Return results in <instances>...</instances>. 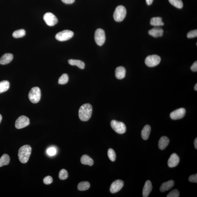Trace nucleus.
Here are the masks:
<instances>
[{
    "label": "nucleus",
    "instance_id": "nucleus-11",
    "mask_svg": "<svg viewBox=\"0 0 197 197\" xmlns=\"http://www.w3.org/2000/svg\"><path fill=\"white\" fill-rule=\"evenodd\" d=\"M185 113V108H180L172 112L170 114V117L173 120L181 119L184 117Z\"/></svg>",
    "mask_w": 197,
    "mask_h": 197
},
{
    "label": "nucleus",
    "instance_id": "nucleus-29",
    "mask_svg": "<svg viewBox=\"0 0 197 197\" xmlns=\"http://www.w3.org/2000/svg\"><path fill=\"white\" fill-rule=\"evenodd\" d=\"M69 77L67 74H63L60 78L58 83L60 84H65L68 82Z\"/></svg>",
    "mask_w": 197,
    "mask_h": 197
},
{
    "label": "nucleus",
    "instance_id": "nucleus-19",
    "mask_svg": "<svg viewBox=\"0 0 197 197\" xmlns=\"http://www.w3.org/2000/svg\"><path fill=\"white\" fill-rule=\"evenodd\" d=\"M170 143V140L166 136H163L161 137L159 142V147L161 150H164L166 149Z\"/></svg>",
    "mask_w": 197,
    "mask_h": 197
},
{
    "label": "nucleus",
    "instance_id": "nucleus-13",
    "mask_svg": "<svg viewBox=\"0 0 197 197\" xmlns=\"http://www.w3.org/2000/svg\"><path fill=\"white\" fill-rule=\"evenodd\" d=\"M180 162V159L176 154L174 153L170 155L168 160V164L170 168H173L177 166Z\"/></svg>",
    "mask_w": 197,
    "mask_h": 197
},
{
    "label": "nucleus",
    "instance_id": "nucleus-34",
    "mask_svg": "<svg viewBox=\"0 0 197 197\" xmlns=\"http://www.w3.org/2000/svg\"><path fill=\"white\" fill-rule=\"evenodd\" d=\"M43 181L45 184L46 185L50 184H51L53 182V179L50 176H47L45 177L43 180Z\"/></svg>",
    "mask_w": 197,
    "mask_h": 197
},
{
    "label": "nucleus",
    "instance_id": "nucleus-14",
    "mask_svg": "<svg viewBox=\"0 0 197 197\" xmlns=\"http://www.w3.org/2000/svg\"><path fill=\"white\" fill-rule=\"evenodd\" d=\"M164 31L159 27H155L149 30L148 33L150 35L155 38L162 36Z\"/></svg>",
    "mask_w": 197,
    "mask_h": 197
},
{
    "label": "nucleus",
    "instance_id": "nucleus-7",
    "mask_svg": "<svg viewBox=\"0 0 197 197\" xmlns=\"http://www.w3.org/2000/svg\"><path fill=\"white\" fill-rule=\"evenodd\" d=\"M161 59L159 56L157 55H150L145 60V64L147 66L153 67L156 66L160 63Z\"/></svg>",
    "mask_w": 197,
    "mask_h": 197
},
{
    "label": "nucleus",
    "instance_id": "nucleus-15",
    "mask_svg": "<svg viewBox=\"0 0 197 197\" xmlns=\"http://www.w3.org/2000/svg\"><path fill=\"white\" fill-rule=\"evenodd\" d=\"M152 189V186L151 182L150 181H146L144 184L143 191H142V195L143 197H147L149 196Z\"/></svg>",
    "mask_w": 197,
    "mask_h": 197
},
{
    "label": "nucleus",
    "instance_id": "nucleus-9",
    "mask_svg": "<svg viewBox=\"0 0 197 197\" xmlns=\"http://www.w3.org/2000/svg\"><path fill=\"white\" fill-rule=\"evenodd\" d=\"M30 124L29 118L22 115L19 117L16 121L15 126L16 129H20L28 126Z\"/></svg>",
    "mask_w": 197,
    "mask_h": 197
},
{
    "label": "nucleus",
    "instance_id": "nucleus-32",
    "mask_svg": "<svg viewBox=\"0 0 197 197\" xmlns=\"http://www.w3.org/2000/svg\"><path fill=\"white\" fill-rule=\"evenodd\" d=\"M179 196V192L177 189H174L170 191L167 197H178Z\"/></svg>",
    "mask_w": 197,
    "mask_h": 197
},
{
    "label": "nucleus",
    "instance_id": "nucleus-18",
    "mask_svg": "<svg viewBox=\"0 0 197 197\" xmlns=\"http://www.w3.org/2000/svg\"><path fill=\"white\" fill-rule=\"evenodd\" d=\"M174 185V181L172 180L163 183L160 187V191L161 192H164L165 191L170 190L173 187Z\"/></svg>",
    "mask_w": 197,
    "mask_h": 197
},
{
    "label": "nucleus",
    "instance_id": "nucleus-4",
    "mask_svg": "<svg viewBox=\"0 0 197 197\" xmlns=\"http://www.w3.org/2000/svg\"><path fill=\"white\" fill-rule=\"evenodd\" d=\"M41 93L40 89L38 87L32 88L29 93L30 101L33 104H37L40 100Z\"/></svg>",
    "mask_w": 197,
    "mask_h": 197
},
{
    "label": "nucleus",
    "instance_id": "nucleus-24",
    "mask_svg": "<svg viewBox=\"0 0 197 197\" xmlns=\"http://www.w3.org/2000/svg\"><path fill=\"white\" fill-rule=\"evenodd\" d=\"M10 158L8 155L5 154L0 158V167L6 166L10 163Z\"/></svg>",
    "mask_w": 197,
    "mask_h": 197
},
{
    "label": "nucleus",
    "instance_id": "nucleus-35",
    "mask_svg": "<svg viewBox=\"0 0 197 197\" xmlns=\"http://www.w3.org/2000/svg\"><path fill=\"white\" fill-rule=\"evenodd\" d=\"M48 155L50 156H53L55 155L56 153V150L55 148L53 147H51L48 149L47 151Z\"/></svg>",
    "mask_w": 197,
    "mask_h": 197
},
{
    "label": "nucleus",
    "instance_id": "nucleus-20",
    "mask_svg": "<svg viewBox=\"0 0 197 197\" xmlns=\"http://www.w3.org/2000/svg\"><path fill=\"white\" fill-rule=\"evenodd\" d=\"M151 130V127L149 125H146L144 126L141 131V136L143 140H146L148 139Z\"/></svg>",
    "mask_w": 197,
    "mask_h": 197
},
{
    "label": "nucleus",
    "instance_id": "nucleus-28",
    "mask_svg": "<svg viewBox=\"0 0 197 197\" xmlns=\"http://www.w3.org/2000/svg\"><path fill=\"white\" fill-rule=\"evenodd\" d=\"M25 30L22 29L14 31L13 33V36L15 38H21L25 36Z\"/></svg>",
    "mask_w": 197,
    "mask_h": 197
},
{
    "label": "nucleus",
    "instance_id": "nucleus-38",
    "mask_svg": "<svg viewBox=\"0 0 197 197\" xmlns=\"http://www.w3.org/2000/svg\"><path fill=\"white\" fill-rule=\"evenodd\" d=\"M63 2L67 4H71L74 2L75 0H61Z\"/></svg>",
    "mask_w": 197,
    "mask_h": 197
},
{
    "label": "nucleus",
    "instance_id": "nucleus-25",
    "mask_svg": "<svg viewBox=\"0 0 197 197\" xmlns=\"http://www.w3.org/2000/svg\"><path fill=\"white\" fill-rule=\"evenodd\" d=\"M10 87V83L6 80L0 82V93L8 90Z\"/></svg>",
    "mask_w": 197,
    "mask_h": 197
},
{
    "label": "nucleus",
    "instance_id": "nucleus-40",
    "mask_svg": "<svg viewBox=\"0 0 197 197\" xmlns=\"http://www.w3.org/2000/svg\"><path fill=\"white\" fill-rule=\"evenodd\" d=\"M195 147L196 149H197V138H196L194 141Z\"/></svg>",
    "mask_w": 197,
    "mask_h": 197
},
{
    "label": "nucleus",
    "instance_id": "nucleus-21",
    "mask_svg": "<svg viewBox=\"0 0 197 197\" xmlns=\"http://www.w3.org/2000/svg\"><path fill=\"white\" fill-rule=\"evenodd\" d=\"M150 24L152 26H155V27H159L164 25V23L163 22L162 18L160 17H153L151 19Z\"/></svg>",
    "mask_w": 197,
    "mask_h": 197
},
{
    "label": "nucleus",
    "instance_id": "nucleus-31",
    "mask_svg": "<svg viewBox=\"0 0 197 197\" xmlns=\"http://www.w3.org/2000/svg\"><path fill=\"white\" fill-rule=\"evenodd\" d=\"M68 177V173L66 170L63 169L60 171L59 177L60 179L64 180L66 179Z\"/></svg>",
    "mask_w": 197,
    "mask_h": 197
},
{
    "label": "nucleus",
    "instance_id": "nucleus-41",
    "mask_svg": "<svg viewBox=\"0 0 197 197\" xmlns=\"http://www.w3.org/2000/svg\"><path fill=\"white\" fill-rule=\"evenodd\" d=\"M194 89H195V90L197 91V84H196V85H195V87H194Z\"/></svg>",
    "mask_w": 197,
    "mask_h": 197
},
{
    "label": "nucleus",
    "instance_id": "nucleus-37",
    "mask_svg": "<svg viewBox=\"0 0 197 197\" xmlns=\"http://www.w3.org/2000/svg\"><path fill=\"white\" fill-rule=\"evenodd\" d=\"M191 70L193 72H197V61L193 64L191 67Z\"/></svg>",
    "mask_w": 197,
    "mask_h": 197
},
{
    "label": "nucleus",
    "instance_id": "nucleus-3",
    "mask_svg": "<svg viewBox=\"0 0 197 197\" xmlns=\"http://www.w3.org/2000/svg\"><path fill=\"white\" fill-rule=\"evenodd\" d=\"M126 15V10L123 5H120L116 7L113 15L116 21L120 22L124 19Z\"/></svg>",
    "mask_w": 197,
    "mask_h": 197
},
{
    "label": "nucleus",
    "instance_id": "nucleus-16",
    "mask_svg": "<svg viewBox=\"0 0 197 197\" xmlns=\"http://www.w3.org/2000/svg\"><path fill=\"white\" fill-rule=\"evenodd\" d=\"M13 58V55L11 53H5L2 56L0 59V64L5 65L11 62Z\"/></svg>",
    "mask_w": 197,
    "mask_h": 197
},
{
    "label": "nucleus",
    "instance_id": "nucleus-12",
    "mask_svg": "<svg viewBox=\"0 0 197 197\" xmlns=\"http://www.w3.org/2000/svg\"><path fill=\"white\" fill-rule=\"evenodd\" d=\"M124 185V183L121 180H118L114 181L111 185L110 192L112 194L117 193L121 190Z\"/></svg>",
    "mask_w": 197,
    "mask_h": 197
},
{
    "label": "nucleus",
    "instance_id": "nucleus-27",
    "mask_svg": "<svg viewBox=\"0 0 197 197\" xmlns=\"http://www.w3.org/2000/svg\"><path fill=\"white\" fill-rule=\"evenodd\" d=\"M170 3L176 8L181 9L183 8V3L181 0H168Z\"/></svg>",
    "mask_w": 197,
    "mask_h": 197
},
{
    "label": "nucleus",
    "instance_id": "nucleus-33",
    "mask_svg": "<svg viewBox=\"0 0 197 197\" xmlns=\"http://www.w3.org/2000/svg\"><path fill=\"white\" fill-rule=\"evenodd\" d=\"M197 36V30L191 31L187 34V37L189 38H194Z\"/></svg>",
    "mask_w": 197,
    "mask_h": 197
},
{
    "label": "nucleus",
    "instance_id": "nucleus-1",
    "mask_svg": "<svg viewBox=\"0 0 197 197\" xmlns=\"http://www.w3.org/2000/svg\"><path fill=\"white\" fill-rule=\"evenodd\" d=\"M93 108L90 104H85L81 106L78 111L79 117L82 121H87L91 118Z\"/></svg>",
    "mask_w": 197,
    "mask_h": 197
},
{
    "label": "nucleus",
    "instance_id": "nucleus-10",
    "mask_svg": "<svg viewBox=\"0 0 197 197\" xmlns=\"http://www.w3.org/2000/svg\"><path fill=\"white\" fill-rule=\"evenodd\" d=\"M44 20L48 26H53L57 23L58 20L55 15L51 13H47L44 15Z\"/></svg>",
    "mask_w": 197,
    "mask_h": 197
},
{
    "label": "nucleus",
    "instance_id": "nucleus-22",
    "mask_svg": "<svg viewBox=\"0 0 197 197\" xmlns=\"http://www.w3.org/2000/svg\"><path fill=\"white\" fill-rule=\"evenodd\" d=\"M68 63L71 65H75L81 69H84L85 67V64L83 61L80 60L70 59L68 60Z\"/></svg>",
    "mask_w": 197,
    "mask_h": 197
},
{
    "label": "nucleus",
    "instance_id": "nucleus-42",
    "mask_svg": "<svg viewBox=\"0 0 197 197\" xmlns=\"http://www.w3.org/2000/svg\"><path fill=\"white\" fill-rule=\"evenodd\" d=\"M2 119V115H1V114H0V123H1Z\"/></svg>",
    "mask_w": 197,
    "mask_h": 197
},
{
    "label": "nucleus",
    "instance_id": "nucleus-39",
    "mask_svg": "<svg viewBox=\"0 0 197 197\" xmlns=\"http://www.w3.org/2000/svg\"><path fill=\"white\" fill-rule=\"evenodd\" d=\"M154 0H146V3L148 5H150L152 4Z\"/></svg>",
    "mask_w": 197,
    "mask_h": 197
},
{
    "label": "nucleus",
    "instance_id": "nucleus-6",
    "mask_svg": "<svg viewBox=\"0 0 197 197\" xmlns=\"http://www.w3.org/2000/svg\"><path fill=\"white\" fill-rule=\"evenodd\" d=\"M74 33L69 30H64L60 32L56 35L55 38L60 41H64L69 40L74 36Z\"/></svg>",
    "mask_w": 197,
    "mask_h": 197
},
{
    "label": "nucleus",
    "instance_id": "nucleus-30",
    "mask_svg": "<svg viewBox=\"0 0 197 197\" xmlns=\"http://www.w3.org/2000/svg\"><path fill=\"white\" fill-rule=\"evenodd\" d=\"M108 155L110 160L114 161L116 159V155L115 151L112 149H109L108 151Z\"/></svg>",
    "mask_w": 197,
    "mask_h": 197
},
{
    "label": "nucleus",
    "instance_id": "nucleus-8",
    "mask_svg": "<svg viewBox=\"0 0 197 197\" xmlns=\"http://www.w3.org/2000/svg\"><path fill=\"white\" fill-rule=\"evenodd\" d=\"M95 40L96 43L99 46H101L104 44L106 40V35L104 30L98 29L96 31Z\"/></svg>",
    "mask_w": 197,
    "mask_h": 197
},
{
    "label": "nucleus",
    "instance_id": "nucleus-23",
    "mask_svg": "<svg viewBox=\"0 0 197 197\" xmlns=\"http://www.w3.org/2000/svg\"><path fill=\"white\" fill-rule=\"evenodd\" d=\"M81 162L82 164L89 165L91 166L93 164V161L91 157L87 155H82L81 158Z\"/></svg>",
    "mask_w": 197,
    "mask_h": 197
},
{
    "label": "nucleus",
    "instance_id": "nucleus-2",
    "mask_svg": "<svg viewBox=\"0 0 197 197\" xmlns=\"http://www.w3.org/2000/svg\"><path fill=\"white\" fill-rule=\"evenodd\" d=\"M31 148L29 145L22 146L18 151V158L20 162L23 164L27 162L31 155Z\"/></svg>",
    "mask_w": 197,
    "mask_h": 197
},
{
    "label": "nucleus",
    "instance_id": "nucleus-17",
    "mask_svg": "<svg viewBox=\"0 0 197 197\" xmlns=\"http://www.w3.org/2000/svg\"><path fill=\"white\" fill-rule=\"evenodd\" d=\"M126 70L124 67H118L115 70V76L118 79H122L125 77Z\"/></svg>",
    "mask_w": 197,
    "mask_h": 197
},
{
    "label": "nucleus",
    "instance_id": "nucleus-5",
    "mask_svg": "<svg viewBox=\"0 0 197 197\" xmlns=\"http://www.w3.org/2000/svg\"><path fill=\"white\" fill-rule=\"evenodd\" d=\"M111 125L112 129L118 134H123L126 131V126L122 122L112 120L111 122Z\"/></svg>",
    "mask_w": 197,
    "mask_h": 197
},
{
    "label": "nucleus",
    "instance_id": "nucleus-36",
    "mask_svg": "<svg viewBox=\"0 0 197 197\" xmlns=\"http://www.w3.org/2000/svg\"><path fill=\"white\" fill-rule=\"evenodd\" d=\"M189 181L191 182L197 183V174H194L189 176Z\"/></svg>",
    "mask_w": 197,
    "mask_h": 197
},
{
    "label": "nucleus",
    "instance_id": "nucleus-26",
    "mask_svg": "<svg viewBox=\"0 0 197 197\" xmlns=\"http://www.w3.org/2000/svg\"><path fill=\"white\" fill-rule=\"evenodd\" d=\"M90 187L89 183L87 181H82L78 184V190L84 191L88 190Z\"/></svg>",
    "mask_w": 197,
    "mask_h": 197
}]
</instances>
